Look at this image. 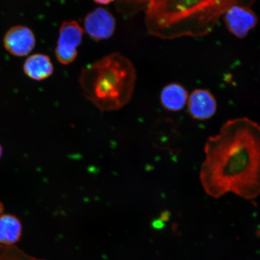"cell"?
I'll return each mask as SVG.
<instances>
[{
	"label": "cell",
	"mask_w": 260,
	"mask_h": 260,
	"mask_svg": "<svg viewBox=\"0 0 260 260\" xmlns=\"http://www.w3.org/2000/svg\"><path fill=\"white\" fill-rule=\"evenodd\" d=\"M3 46L12 56L24 57L34 50L37 40L34 32L27 26H13L6 32L3 39Z\"/></svg>",
	"instance_id": "6"
},
{
	"label": "cell",
	"mask_w": 260,
	"mask_h": 260,
	"mask_svg": "<svg viewBox=\"0 0 260 260\" xmlns=\"http://www.w3.org/2000/svg\"><path fill=\"white\" fill-rule=\"evenodd\" d=\"M79 81L84 95L101 111L118 110L132 99L136 68L127 57L113 53L83 68Z\"/></svg>",
	"instance_id": "2"
},
{
	"label": "cell",
	"mask_w": 260,
	"mask_h": 260,
	"mask_svg": "<svg viewBox=\"0 0 260 260\" xmlns=\"http://www.w3.org/2000/svg\"><path fill=\"white\" fill-rule=\"evenodd\" d=\"M188 95L189 94L186 87L181 84L176 82L169 83L161 90V105L168 111H181L187 105Z\"/></svg>",
	"instance_id": "8"
},
{
	"label": "cell",
	"mask_w": 260,
	"mask_h": 260,
	"mask_svg": "<svg viewBox=\"0 0 260 260\" xmlns=\"http://www.w3.org/2000/svg\"><path fill=\"white\" fill-rule=\"evenodd\" d=\"M22 226L17 217L11 214L0 215V245H14L21 239Z\"/></svg>",
	"instance_id": "10"
},
{
	"label": "cell",
	"mask_w": 260,
	"mask_h": 260,
	"mask_svg": "<svg viewBox=\"0 0 260 260\" xmlns=\"http://www.w3.org/2000/svg\"><path fill=\"white\" fill-rule=\"evenodd\" d=\"M93 1L95 2L96 4L100 5H106L115 2V0H93Z\"/></svg>",
	"instance_id": "12"
},
{
	"label": "cell",
	"mask_w": 260,
	"mask_h": 260,
	"mask_svg": "<svg viewBox=\"0 0 260 260\" xmlns=\"http://www.w3.org/2000/svg\"><path fill=\"white\" fill-rule=\"evenodd\" d=\"M3 154V148L2 147L1 145H0V158H1Z\"/></svg>",
	"instance_id": "14"
},
{
	"label": "cell",
	"mask_w": 260,
	"mask_h": 260,
	"mask_svg": "<svg viewBox=\"0 0 260 260\" xmlns=\"http://www.w3.org/2000/svg\"><path fill=\"white\" fill-rule=\"evenodd\" d=\"M24 74L30 79L35 81H42L48 79L54 72V66L50 57L46 54L37 53L32 54L24 61Z\"/></svg>",
	"instance_id": "9"
},
{
	"label": "cell",
	"mask_w": 260,
	"mask_h": 260,
	"mask_svg": "<svg viewBox=\"0 0 260 260\" xmlns=\"http://www.w3.org/2000/svg\"><path fill=\"white\" fill-rule=\"evenodd\" d=\"M200 180L205 192L218 199L233 193L246 200L260 192V128L246 117L230 119L205 144Z\"/></svg>",
	"instance_id": "1"
},
{
	"label": "cell",
	"mask_w": 260,
	"mask_h": 260,
	"mask_svg": "<svg viewBox=\"0 0 260 260\" xmlns=\"http://www.w3.org/2000/svg\"><path fill=\"white\" fill-rule=\"evenodd\" d=\"M84 29L76 21H67L61 24L55 54L59 63L68 65L74 62L78 54L77 48L83 41Z\"/></svg>",
	"instance_id": "3"
},
{
	"label": "cell",
	"mask_w": 260,
	"mask_h": 260,
	"mask_svg": "<svg viewBox=\"0 0 260 260\" xmlns=\"http://www.w3.org/2000/svg\"><path fill=\"white\" fill-rule=\"evenodd\" d=\"M3 210H4V206H3V204L0 202V215H2Z\"/></svg>",
	"instance_id": "13"
},
{
	"label": "cell",
	"mask_w": 260,
	"mask_h": 260,
	"mask_svg": "<svg viewBox=\"0 0 260 260\" xmlns=\"http://www.w3.org/2000/svg\"><path fill=\"white\" fill-rule=\"evenodd\" d=\"M188 113L191 118L198 121H206L212 118L217 111L215 96L209 90L196 89L188 95Z\"/></svg>",
	"instance_id": "7"
},
{
	"label": "cell",
	"mask_w": 260,
	"mask_h": 260,
	"mask_svg": "<svg viewBox=\"0 0 260 260\" xmlns=\"http://www.w3.org/2000/svg\"><path fill=\"white\" fill-rule=\"evenodd\" d=\"M0 260H47L28 254L15 245H0Z\"/></svg>",
	"instance_id": "11"
},
{
	"label": "cell",
	"mask_w": 260,
	"mask_h": 260,
	"mask_svg": "<svg viewBox=\"0 0 260 260\" xmlns=\"http://www.w3.org/2000/svg\"><path fill=\"white\" fill-rule=\"evenodd\" d=\"M222 18L230 34L241 40L247 37L258 21L257 15L251 7L240 5L226 10Z\"/></svg>",
	"instance_id": "4"
},
{
	"label": "cell",
	"mask_w": 260,
	"mask_h": 260,
	"mask_svg": "<svg viewBox=\"0 0 260 260\" xmlns=\"http://www.w3.org/2000/svg\"><path fill=\"white\" fill-rule=\"evenodd\" d=\"M84 31L95 41L108 40L116 30L115 18L107 9L97 8L84 18Z\"/></svg>",
	"instance_id": "5"
}]
</instances>
